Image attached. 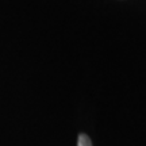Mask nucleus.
<instances>
[{
	"instance_id": "obj_1",
	"label": "nucleus",
	"mask_w": 146,
	"mask_h": 146,
	"mask_svg": "<svg viewBox=\"0 0 146 146\" xmlns=\"http://www.w3.org/2000/svg\"><path fill=\"white\" fill-rule=\"evenodd\" d=\"M77 146H92V142H91V139H89L88 135H85V134H80V135H78Z\"/></svg>"
}]
</instances>
